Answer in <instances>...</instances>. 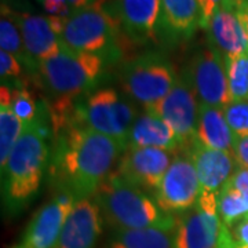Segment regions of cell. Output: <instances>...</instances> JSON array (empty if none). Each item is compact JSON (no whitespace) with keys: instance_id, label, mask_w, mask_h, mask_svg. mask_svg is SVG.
I'll return each mask as SVG.
<instances>
[{"instance_id":"1","label":"cell","mask_w":248,"mask_h":248,"mask_svg":"<svg viewBox=\"0 0 248 248\" xmlns=\"http://www.w3.org/2000/svg\"><path fill=\"white\" fill-rule=\"evenodd\" d=\"M125 149L117 140L72 124L53 135L48 181L55 192H68L78 202L93 197Z\"/></svg>"},{"instance_id":"2","label":"cell","mask_w":248,"mask_h":248,"mask_svg":"<svg viewBox=\"0 0 248 248\" xmlns=\"http://www.w3.org/2000/svg\"><path fill=\"white\" fill-rule=\"evenodd\" d=\"M53 138L47 102H40L39 115L32 123L24 124V130L1 170V187L4 211L17 215L37 195L48 169V141Z\"/></svg>"},{"instance_id":"3","label":"cell","mask_w":248,"mask_h":248,"mask_svg":"<svg viewBox=\"0 0 248 248\" xmlns=\"http://www.w3.org/2000/svg\"><path fill=\"white\" fill-rule=\"evenodd\" d=\"M102 218L116 231L160 228L175 231L177 218L164 213L145 190L112 172L93 196Z\"/></svg>"},{"instance_id":"4","label":"cell","mask_w":248,"mask_h":248,"mask_svg":"<svg viewBox=\"0 0 248 248\" xmlns=\"http://www.w3.org/2000/svg\"><path fill=\"white\" fill-rule=\"evenodd\" d=\"M122 31L116 10L105 0H94L65 18L58 39L63 48L95 54L108 65H112L123 54Z\"/></svg>"},{"instance_id":"5","label":"cell","mask_w":248,"mask_h":248,"mask_svg":"<svg viewBox=\"0 0 248 248\" xmlns=\"http://www.w3.org/2000/svg\"><path fill=\"white\" fill-rule=\"evenodd\" d=\"M108 63L95 54L61 51L39 66V81L50 94V101H78L101 81Z\"/></svg>"},{"instance_id":"6","label":"cell","mask_w":248,"mask_h":248,"mask_svg":"<svg viewBox=\"0 0 248 248\" xmlns=\"http://www.w3.org/2000/svg\"><path fill=\"white\" fill-rule=\"evenodd\" d=\"M137 116L133 102L110 87L94 90L76 102L78 123L117 140L125 146Z\"/></svg>"},{"instance_id":"7","label":"cell","mask_w":248,"mask_h":248,"mask_svg":"<svg viewBox=\"0 0 248 248\" xmlns=\"http://www.w3.org/2000/svg\"><path fill=\"white\" fill-rule=\"evenodd\" d=\"M119 79L124 93L146 109L169 94L178 75L166 55L149 51L124 62Z\"/></svg>"},{"instance_id":"8","label":"cell","mask_w":248,"mask_h":248,"mask_svg":"<svg viewBox=\"0 0 248 248\" xmlns=\"http://www.w3.org/2000/svg\"><path fill=\"white\" fill-rule=\"evenodd\" d=\"M222 228L218 195L202 190L197 203L177 218L174 248H218Z\"/></svg>"},{"instance_id":"9","label":"cell","mask_w":248,"mask_h":248,"mask_svg":"<svg viewBox=\"0 0 248 248\" xmlns=\"http://www.w3.org/2000/svg\"><path fill=\"white\" fill-rule=\"evenodd\" d=\"M200 102L187 72L184 69L169 94L146 112L161 117L175 131L182 141L185 151H189L196 141Z\"/></svg>"},{"instance_id":"10","label":"cell","mask_w":248,"mask_h":248,"mask_svg":"<svg viewBox=\"0 0 248 248\" xmlns=\"http://www.w3.org/2000/svg\"><path fill=\"white\" fill-rule=\"evenodd\" d=\"M200 193L195 161L189 152L184 151L177 153L153 197L164 213L174 215L192 208Z\"/></svg>"},{"instance_id":"11","label":"cell","mask_w":248,"mask_h":248,"mask_svg":"<svg viewBox=\"0 0 248 248\" xmlns=\"http://www.w3.org/2000/svg\"><path fill=\"white\" fill-rule=\"evenodd\" d=\"M185 71L190 78L200 104L223 109L231 102L226 61L218 50L211 46L200 50Z\"/></svg>"},{"instance_id":"12","label":"cell","mask_w":248,"mask_h":248,"mask_svg":"<svg viewBox=\"0 0 248 248\" xmlns=\"http://www.w3.org/2000/svg\"><path fill=\"white\" fill-rule=\"evenodd\" d=\"M175 156V152L157 148H127L116 174L146 193L155 195Z\"/></svg>"},{"instance_id":"13","label":"cell","mask_w":248,"mask_h":248,"mask_svg":"<svg viewBox=\"0 0 248 248\" xmlns=\"http://www.w3.org/2000/svg\"><path fill=\"white\" fill-rule=\"evenodd\" d=\"M76 203L78 200L71 193L55 192L53 200L46 203L29 222L22 246L27 248L55 247L65 219Z\"/></svg>"},{"instance_id":"14","label":"cell","mask_w":248,"mask_h":248,"mask_svg":"<svg viewBox=\"0 0 248 248\" xmlns=\"http://www.w3.org/2000/svg\"><path fill=\"white\" fill-rule=\"evenodd\" d=\"M102 219L94 197L81 199L68 214L54 248H94L102 232Z\"/></svg>"},{"instance_id":"15","label":"cell","mask_w":248,"mask_h":248,"mask_svg":"<svg viewBox=\"0 0 248 248\" xmlns=\"http://www.w3.org/2000/svg\"><path fill=\"white\" fill-rule=\"evenodd\" d=\"M115 10L123 35L134 45L159 42L160 0H116Z\"/></svg>"},{"instance_id":"16","label":"cell","mask_w":248,"mask_h":248,"mask_svg":"<svg viewBox=\"0 0 248 248\" xmlns=\"http://www.w3.org/2000/svg\"><path fill=\"white\" fill-rule=\"evenodd\" d=\"M199 28H202V7L197 0H160L157 39L163 43H184Z\"/></svg>"},{"instance_id":"17","label":"cell","mask_w":248,"mask_h":248,"mask_svg":"<svg viewBox=\"0 0 248 248\" xmlns=\"http://www.w3.org/2000/svg\"><path fill=\"white\" fill-rule=\"evenodd\" d=\"M237 1L222 3L221 6H218L205 29L210 46L218 50L225 60L247 53L244 29L236 11Z\"/></svg>"},{"instance_id":"18","label":"cell","mask_w":248,"mask_h":248,"mask_svg":"<svg viewBox=\"0 0 248 248\" xmlns=\"http://www.w3.org/2000/svg\"><path fill=\"white\" fill-rule=\"evenodd\" d=\"M189 153L195 161L202 190L219 195L237 171V161L229 152L210 149L195 141Z\"/></svg>"},{"instance_id":"19","label":"cell","mask_w":248,"mask_h":248,"mask_svg":"<svg viewBox=\"0 0 248 248\" xmlns=\"http://www.w3.org/2000/svg\"><path fill=\"white\" fill-rule=\"evenodd\" d=\"M127 148H157L175 153L185 151L182 141L169 124L146 110L137 116L128 135Z\"/></svg>"},{"instance_id":"20","label":"cell","mask_w":248,"mask_h":248,"mask_svg":"<svg viewBox=\"0 0 248 248\" xmlns=\"http://www.w3.org/2000/svg\"><path fill=\"white\" fill-rule=\"evenodd\" d=\"M18 22L28 54L39 66L61 51V42L54 32L50 18L18 13Z\"/></svg>"},{"instance_id":"21","label":"cell","mask_w":248,"mask_h":248,"mask_svg":"<svg viewBox=\"0 0 248 248\" xmlns=\"http://www.w3.org/2000/svg\"><path fill=\"white\" fill-rule=\"evenodd\" d=\"M196 141L210 149L233 153L234 134L225 119L222 108L200 104Z\"/></svg>"},{"instance_id":"22","label":"cell","mask_w":248,"mask_h":248,"mask_svg":"<svg viewBox=\"0 0 248 248\" xmlns=\"http://www.w3.org/2000/svg\"><path fill=\"white\" fill-rule=\"evenodd\" d=\"M0 47L3 51L14 55L24 65L29 76L35 79L39 76V65L28 54L21 27L18 22V13L1 3V17H0Z\"/></svg>"},{"instance_id":"23","label":"cell","mask_w":248,"mask_h":248,"mask_svg":"<svg viewBox=\"0 0 248 248\" xmlns=\"http://www.w3.org/2000/svg\"><path fill=\"white\" fill-rule=\"evenodd\" d=\"M174 232L160 228L116 231L108 248H174Z\"/></svg>"},{"instance_id":"24","label":"cell","mask_w":248,"mask_h":248,"mask_svg":"<svg viewBox=\"0 0 248 248\" xmlns=\"http://www.w3.org/2000/svg\"><path fill=\"white\" fill-rule=\"evenodd\" d=\"M24 130V123L10 107H0V164L6 167L11 152Z\"/></svg>"},{"instance_id":"25","label":"cell","mask_w":248,"mask_h":248,"mask_svg":"<svg viewBox=\"0 0 248 248\" xmlns=\"http://www.w3.org/2000/svg\"><path fill=\"white\" fill-rule=\"evenodd\" d=\"M218 213L222 223L231 226L232 223L248 214V200L232 185L225 186L218 195Z\"/></svg>"},{"instance_id":"26","label":"cell","mask_w":248,"mask_h":248,"mask_svg":"<svg viewBox=\"0 0 248 248\" xmlns=\"http://www.w3.org/2000/svg\"><path fill=\"white\" fill-rule=\"evenodd\" d=\"M10 86L11 89V104L10 108L13 109L14 115L24 124L32 123L35 120L40 107L36 102V98L33 93L28 89L25 83H22L21 80L16 83H4Z\"/></svg>"},{"instance_id":"27","label":"cell","mask_w":248,"mask_h":248,"mask_svg":"<svg viewBox=\"0 0 248 248\" xmlns=\"http://www.w3.org/2000/svg\"><path fill=\"white\" fill-rule=\"evenodd\" d=\"M225 61L232 101L248 99V53Z\"/></svg>"},{"instance_id":"28","label":"cell","mask_w":248,"mask_h":248,"mask_svg":"<svg viewBox=\"0 0 248 248\" xmlns=\"http://www.w3.org/2000/svg\"><path fill=\"white\" fill-rule=\"evenodd\" d=\"M223 115L234 137L248 135V99L231 101L223 108Z\"/></svg>"},{"instance_id":"29","label":"cell","mask_w":248,"mask_h":248,"mask_svg":"<svg viewBox=\"0 0 248 248\" xmlns=\"http://www.w3.org/2000/svg\"><path fill=\"white\" fill-rule=\"evenodd\" d=\"M24 65L18 61L14 55L7 51H0V78L1 84L4 83H16L21 80L24 73Z\"/></svg>"},{"instance_id":"30","label":"cell","mask_w":248,"mask_h":248,"mask_svg":"<svg viewBox=\"0 0 248 248\" xmlns=\"http://www.w3.org/2000/svg\"><path fill=\"white\" fill-rule=\"evenodd\" d=\"M226 228L236 248H248V214Z\"/></svg>"},{"instance_id":"31","label":"cell","mask_w":248,"mask_h":248,"mask_svg":"<svg viewBox=\"0 0 248 248\" xmlns=\"http://www.w3.org/2000/svg\"><path fill=\"white\" fill-rule=\"evenodd\" d=\"M233 155H234V159L240 167L248 169V135L234 137Z\"/></svg>"},{"instance_id":"32","label":"cell","mask_w":248,"mask_h":248,"mask_svg":"<svg viewBox=\"0 0 248 248\" xmlns=\"http://www.w3.org/2000/svg\"><path fill=\"white\" fill-rule=\"evenodd\" d=\"M43 7L50 16L69 17L72 13L68 0H45Z\"/></svg>"},{"instance_id":"33","label":"cell","mask_w":248,"mask_h":248,"mask_svg":"<svg viewBox=\"0 0 248 248\" xmlns=\"http://www.w3.org/2000/svg\"><path fill=\"white\" fill-rule=\"evenodd\" d=\"M229 185H232L234 189H237L241 195L248 200V169L239 167L234 175L232 177Z\"/></svg>"},{"instance_id":"34","label":"cell","mask_w":248,"mask_h":248,"mask_svg":"<svg viewBox=\"0 0 248 248\" xmlns=\"http://www.w3.org/2000/svg\"><path fill=\"white\" fill-rule=\"evenodd\" d=\"M236 11H237V17H239L240 22H241V27L244 29L248 53V0H239L237 6H236Z\"/></svg>"},{"instance_id":"35","label":"cell","mask_w":248,"mask_h":248,"mask_svg":"<svg viewBox=\"0 0 248 248\" xmlns=\"http://www.w3.org/2000/svg\"><path fill=\"white\" fill-rule=\"evenodd\" d=\"M94 0H68V4L71 7L72 11H76V10L83 9L86 6H89L90 3H93Z\"/></svg>"},{"instance_id":"36","label":"cell","mask_w":248,"mask_h":248,"mask_svg":"<svg viewBox=\"0 0 248 248\" xmlns=\"http://www.w3.org/2000/svg\"><path fill=\"white\" fill-rule=\"evenodd\" d=\"M13 248H27V247H24V246L21 244V246H16V247H13Z\"/></svg>"},{"instance_id":"37","label":"cell","mask_w":248,"mask_h":248,"mask_svg":"<svg viewBox=\"0 0 248 248\" xmlns=\"http://www.w3.org/2000/svg\"><path fill=\"white\" fill-rule=\"evenodd\" d=\"M37 1H40V3H42V4H43V3H45V0H37Z\"/></svg>"}]
</instances>
